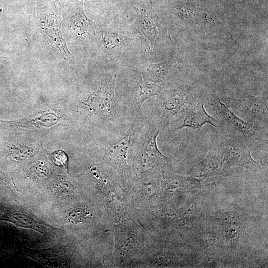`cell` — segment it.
Masks as SVG:
<instances>
[{
	"label": "cell",
	"instance_id": "3957f363",
	"mask_svg": "<svg viewBox=\"0 0 268 268\" xmlns=\"http://www.w3.org/2000/svg\"><path fill=\"white\" fill-rule=\"evenodd\" d=\"M223 103L228 108L244 114L247 122L257 129L268 126L267 98L263 96H249L244 99L225 98Z\"/></svg>",
	"mask_w": 268,
	"mask_h": 268
},
{
	"label": "cell",
	"instance_id": "8992f818",
	"mask_svg": "<svg viewBox=\"0 0 268 268\" xmlns=\"http://www.w3.org/2000/svg\"><path fill=\"white\" fill-rule=\"evenodd\" d=\"M132 7L137 15L134 28L142 48L146 51H150L156 42L158 33L157 25L154 21L151 10L146 6L136 7L132 5Z\"/></svg>",
	"mask_w": 268,
	"mask_h": 268
},
{
	"label": "cell",
	"instance_id": "52a82bcc",
	"mask_svg": "<svg viewBox=\"0 0 268 268\" xmlns=\"http://www.w3.org/2000/svg\"><path fill=\"white\" fill-rule=\"evenodd\" d=\"M180 114L174 121L175 130L185 127L199 129L206 124L218 126V122L207 113L202 102H190Z\"/></svg>",
	"mask_w": 268,
	"mask_h": 268
},
{
	"label": "cell",
	"instance_id": "d6986e66",
	"mask_svg": "<svg viewBox=\"0 0 268 268\" xmlns=\"http://www.w3.org/2000/svg\"><path fill=\"white\" fill-rule=\"evenodd\" d=\"M58 2V3L61 5H63L65 4L66 3L70 1L71 0H57Z\"/></svg>",
	"mask_w": 268,
	"mask_h": 268
},
{
	"label": "cell",
	"instance_id": "30bf717a",
	"mask_svg": "<svg viewBox=\"0 0 268 268\" xmlns=\"http://www.w3.org/2000/svg\"><path fill=\"white\" fill-rule=\"evenodd\" d=\"M224 162L219 147L216 150L211 151L195 166L193 176L202 181L205 178L218 175L221 172Z\"/></svg>",
	"mask_w": 268,
	"mask_h": 268
},
{
	"label": "cell",
	"instance_id": "2e32d148",
	"mask_svg": "<svg viewBox=\"0 0 268 268\" xmlns=\"http://www.w3.org/2000/svg\"><path fill=\"white\" fill-rule=\"evenodd\" d=\"M53 163L60 167L67 168L68 158L67 154L62 150H57L53 152L51 155Z\"/></svg>",
	"mask_w": 268,
	"mask_h": 268
},
{
	"label": "cell",
	"instance_id": "ba28073f",
	"mask_svg": "<svg viewBox=\"0 0 268 268\" xmlns=\"http://www.w3.org/2000/svg\"><path fill=\"white\" fill-rule=\"evenodd\" d=\"M157 96L158 113L167 118L181 114L191 102L186 94L176 91H163L162 89Z\"/></svg>",
	"mask_w": 268,
	"mask_h": 268
},
{
	"label": "cell",
	"instance_id": "7c38bea8",
	"mask_svg": "<svg viewBox=\"0 0 268 268\" xmlns=\"http://www.w3.org/2000/svg\"><path fill=\"white\" fill-rule=\"evenodd\" d=\"M162 89L158 83L143 79L136 86L134 92V101L137 109H139L147 99L157 95Z\"/></svg>",
	"mask_w": 268,
	"mask_h": 268
},
{
	"label": "cell",
	"instance_id": "ac0fdd59",
	"mask_svg": "<svg viewBox=\"0 0 268 268\" xmlns=\"http://www.w3.org/2000/svg\"><path fill=\"white\" fill-rule=\"evenodd\" d=\"M71 187L70 185L63 182L57 185L56 187L57 192L61 194L65 195H68L71 192Z\"/></svg>",
	"mask_w": 268,
	"mask_h": 268
},
{
	"label": "cell",
	"instance_id": "4fadbf2b",
	"mask_svg": "<svg viewBox=\"0 0 268 268\" xmlns=\"http://www.w3.org/2000/svg\"><path fill=\"white\" fill-rule=\"evenodd\" d=\"M170 68V65L166 61L146 65L142 71L143 79L158 83L163 81Z\"/></svg>",
	"mask_w": 268,
	"mask_h": 268
},
{
	"label": "cell",
	"instance_id": "8fae6325",
	"mask_svg": "<svg viewBox=\"0 0 268 268\" xmlns=\"http://www.w3.org/2000/svg\"><path fill=\"white\" fill-rule=\"evenodd\" d=\"M100 33L101 47L106 60L119 57L126 44L125 38L107 28L101 29Z\"/></svg>",
	"mask_w": 268,
	"mask_h": 268
},
{
	"label": "cell",
	"instance_id": "277c9868",
	"mask_svg": "<svg viewBox=\"0 0 268 268\" xmlns=\"http://www.w3.org/2000/svg\"><path fill=\"white\" fill-rule=\"evenodd\" d=\"M219 147L225 162L229 165L242 167L255 173L262 170L260 164L253 159L250 149L242 139H226Z\"/></svg>",
	"mask_w": 268,
	"mask_h": 268
},
{
	"label": "cell",
	"instance_id": "5b68a950",
	"mask_svg": "<svg viewBox=\"0 0 268 268\" xmlns=\"http://www.w3.org/2000/svg\"><path fill=\"white\" fill-rule=\"evenodd\" d=\"M134 126L133 123L126 134L117 141L111 144L106 150L109 160L123 173L128 171V159L132 154L136 140Z\"/></svg>",
	"mask_w": 268,
	"mask_h": 268
},
{
	"label": "cell",
	"instance_id": "6da1fadb",
	"mask_svg": "<svg viewBox=\"0 0 268 268\" xmlns=\"http://www.w3.org/2000/svg\"><path fill=\"white\" fill-rule=\"evenodd\" d=\"M115 80L114 74H105L98 88L90 98L97 115L105 124L114 123L119 119L115 96Z\"/></svg>",
	"mask_w": 268,
	"mask_h": 268
},
{
	"label": "cell",
	"instance_id": "e0dca14e",
	"mask_svg": "<svg viewBox=\"0 0 268 268\" xmlns=\"http://www.w3.org/2000/svg\"><path fill=\"white\" fill-rule=\"evenodd\" d=\"M86 214L84 209L78 208L71 210L67 214V217L71 222L79 223L84 220Z\"/></svg>",
	"mask_w": 268,
	"mask_h": 268
},
{
	"label": "cell",
	"instance_id": "9c48e42d",
	"mask_svg": "<svg viewBox=\"0 0 268 268\" xmlns=\"http://www.w3.org/2000/svg\"><path fill=\"white\" fill-rule=\"evenodd\" d=\"M210 105L221 118L240 133L246 140L257 139V129L236 116L218 97L211 99Z\"/></svg>",
	"mask_w": 268,
	"mask_h": 268
},
{
	"label": "cell",
	"instance_id": "ffe728a7",
	"mask_svg": "<svg viewBox=\"0 0 268 268\" xmlns=\"http://www.w3.org/2000/svg\"><path fill=\"white\" fill-rule=\"evenodd\" d=\"M121 0V1H125L126 0Z\"/></svg>",
	"mask_w": 268,
	"mask_h": 268
},
{
	"label": "cell",
	"instance_id": "7a4b0ae2",
	"mask_svg": "<svg viewBox=\"0 0 268 268\" xmlns=\"http://www.w3.org/2000/svg\"><path fill=\"white\" fill-rule=\"evenodd\" d=\"M158 126H150L146 132L135 140L134 146L144 170L160 169L170 163L169 158L159 151L157 137L159 133Z\"/></svg>",
	"mask_w": 268,
	"mask_h": 268
},
{
	"label": "cell",
	"instance_id": "9a60e30c",
	"mask_svg": "<svg viewBox=\"0 0 268 268\" xmlns=\"http://www.w3.org/2000/svg\"><path fill=\"white\" fill-rule=\"evenodd\" d=\"M213 184H209L203 188L198 195L190 200L184 211V216L188 218H192L199 214L201 205L206 194L212 188Z\"/></svg>",
	"mask_w": 268,
	"mask_h": 268
},
{
	"label": "cell",
	"instance_id": "5bb4252c",
	"mask_svg": "<svg viewBox=\"0 0 268 268\" xmlns=\"http://www.w3.org/2000/svg\"><path fill=\"white\" fill-rule=\"evenodd\" d=\"M69 21L70 27L78 35L86 33L90 25L94 24L85 14L82 4L71 15Z\"/></svg>",
	"mask_w": 268,
	"mask_h": 268
}]
</instances>
